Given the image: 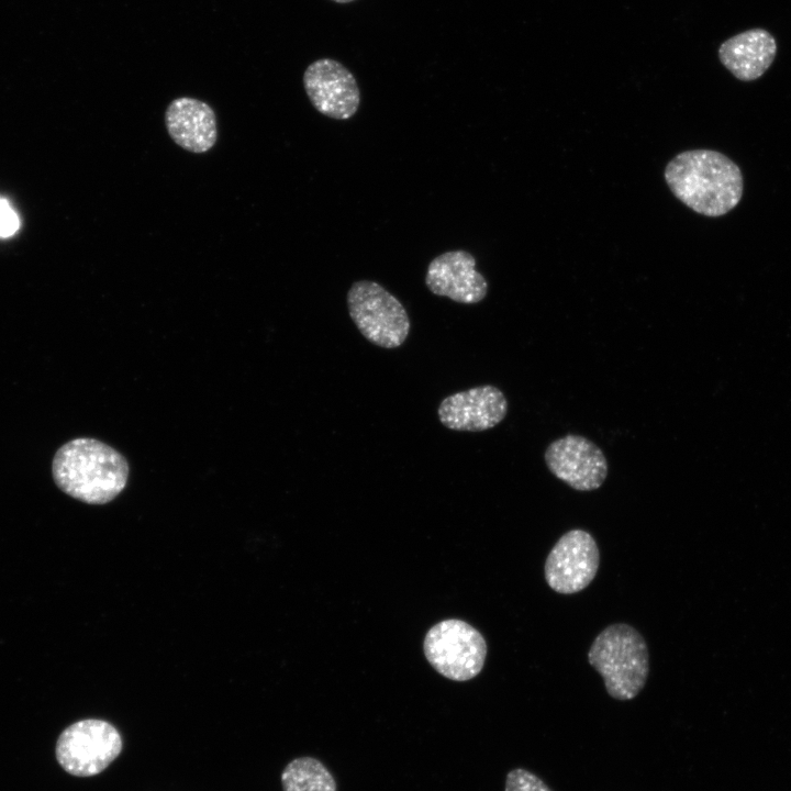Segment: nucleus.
Returning <instances> with one entry per match:
<instances>
[{
    "label": "nucleus",
    "instance_id": "obj_1",
    "mask_svg": "<svg viewBox=\"0 0 791 791\" xmlns=\"http://www.w3.org/2000/svg\"><path fill=\"white\" fill-rule=\"evenodd\" d=\"M665 180L683 204L694 212L717 218L739 203L744 191L740 168L713 149H690L666 166Z\"/></svg>",
    "mask_w": 791,
    "mask_h": 791
},
{
    "label": "nucleus",
    "instance_id": "obj_2",
    "mask_svg": "<svg viewBox=\"0 0 791 791\" xmlns=\"http://www.w3.org/2000/svg\"><path fill=\"white\" fill-rule=\"evenodd\" d=\"M125 457L108 444L89 437L65 443L55 453L52 475L66 494L88 504L112 501L129 478Z\"/></svg>",
    "mask_w": 791,
    "mask_h": 791
},
{
    "label": "nucleus",
    "instance_id": "obj_3",
    "mask_svg": "<svg viewBox=\"0 0 791 791\" xmlns=\"http://www.w3.org/2000/svg\"><path fill=\"white\" fill-rule=\"evenodd\" d=\"M589 664L600 673L609 695L632 700L644 689L649 673V654L642 634L626 623L602 630L588 651Z\"/></svg>",
    "mask_w": 791,
    "mask_h": 791
},
{
    "label": "nucleus",
    "instance_id": "obj_4",
    "mask_svg": "<svg viewBox=\"0 0 791 791\" xmlns=\"http://www.w3.org/2000/svg\"><path fill=\"white\" fill-rule=\"evenodd\" d=\"M349 316L360 334L371 344L398 348L410 333V317L404 305L374 280L352 283L346 296Z\"/></svg>",
    "mask_w": 791,
    "mask_h": 791
},
{
    "label": "nucleus",
    "instance_id": "obj_5",
    "mask_svg": "<svg viewBox=\"0 0 791 791\" xmlns=\"http://www.w3.org/2000/svg\"><path fill=\"white\" fill-rule=\"evenodd\" d=\"M122 748L121 734L111 723L86 718L60 733L55 755L59 766L71 776L92 777L108 768Z\"/></svg>",
    "mask_w": 791,
    "mask_h": 791
},
{
    "label": "nucleus",
    "instance_id": "obj_6",
    "mask_svg": "<svg viewBox=\"0 0 791 791\" xmlns=\"http://www.w3.org/2000/svg\"><path fill=\"white\" fill-rule=\"evenodd\" d=\"M423 648L431 666L455 681L476 677L483 668L487 656L483 636L460 620H445L431 627Z\"/></svg>",
    "mask_w": 791,
    "mask_h": 791
},
{
    "label": "nucleus",
    "instance_id": "obj_7",
    "mask_svg": "<svg viewBox=\"0 0 791 791\" xmlns=\"http://www.w3.org/2000/svg\"><path fill=\"white\" fill-rule=\"evenodd\" d=\"M599 547L584 530L566 532L553 546L544 565V577L557 593L573 594L586 589L597 576Z\"/></svg>",
    "mask_w": 791,
    "mask_h": 791
},
{
    "label": "nucleus",
    "instance_id": "obj_8",
    "mask_svg": "<svg viewBox=\"0 0 791 791\" xmlns=\"http://www.w3.org/2000/svg\"><path fill=\"white\" fill-rule=\"evenodd\" d=\"M548 470L577 491H593L605 481L609 472L602 449L589 438L567 434L553 441L544 453Z\"/></svg>",
    "mask_w": 791,
    "mask_h": 791
},
{
    "label": "nucleus",
    "instance_id": "obj_9",
    "mask_svg": "<svg viewBox=\"0 0 791 791\" xmlns=\"http://www.w3.org/2000/svg\"><path fill=\"white\" fill-rule=\"evenodd\" d=\"M303 87L313 108L334 120L353 118L360 105V90L352 71L338 60L321 58L303 74Z\"/></svg>",
    "mask_w": 791,
    "mask_h": 791
},
{
    "label": "nucleus",
    "instance_id": "obj_10",
    "mask_svg": "<svg viewBox=\"0 0 791 791\" xmlns=\"http://www.w3.org/2000/svg\"><path fill=\"white\" fill-rule=\"evenodd\" d=\"M509 410L504 393L495 386L483 385L453 393L438 405L439 422L459 432H482L501 423Z\"/></svg>",
    "mask_w": 791,
    "mask_h": 791
},
{
    "label": "nucleus",
    "instance_id": "obj_11",
    "mask_svg": "<svg viewBox=\"0 0 791 791\" xmlns=\"http://www.w3.org/2000/svg\"><path fill=\"white\" fill-rule=\"evenodd\" d=\"M476 265L475 256L465 249L444 252L430 261L425 286L433 294L457 303H479L487 297L489 287Z\"/></svg>",
    "mask_w": 791,
    "mask_h": 791
},
{
    "label": "nucleus",
    "instance_id": "obj_12",
    "mask_svg": "<svg viewBox=\"0 0 791 791\" xmlns=\"http://www.w3.org/2000/svg\"><path fill=\"white\" fill-rule=\"evenodd\" d=\"M165 124L171 140L191 153H205L218 140L213 109L194 98L180 97L172 100L165 112Z\"/></svg>",
    "mask_w": 791,
    "mask_h": 791
},
{
    "label": "nucleus",
    "instance_id": "obj_13",
    "mask_svg": "<svg viewBox=\"0 0 791 791\" xmlns=\"http://www.w3.org/2000/svg\"><path fill=\"white\" fill-rule=\"evenodd\" d=\"M776 53V40L764 29L739 33L723 42L718 48L723 66L742 81L761 77L771 66Z\"/></svg>",
    "mask_w": 791,
    "mask_h": 791
},
{
    "label": "nucleus",
    "instance_id": "obj_14",
    "mask_svg": "<svg viewBox=\"0 0 791 791\" xmlns=\"http://www.w3.org/2000/svg\"><path fill=\"white\" fill-rule=\"evenodd\" d=\"M281 784L283 791H336L331 772L312 757L290 761L281 773Z\"/></svg>",
    "mask_w": 791,
    "mask_h": 791
},
{
    "label": "nucleus",
    "instance_id": "obj_15",
    "mask_svg": "<svg viewBox=\"0 0 791 791\" xmlns=\"http://www.w3.org/2000/svg\"><path fill=\"white\" fill-rule=\"evenodd\" d=\"M505 791H553L538 776L523 769L515 768L506 775Z\"/></svg>",
    "mask_w": 791,
    "mask_h": 791
},
{
    "label": "nucleus",
    "instance_id": "obj_16",
    "mask_svg": "<svg viewBox=\"0 0 791 791\" xmlns=\"http://www.w3.org/2000/svg\"><path fill=\"white\" fill-rule=\"evenodd\" d=\"M20 220L10 203L0 198V237H9L19 230Z\"/></svg>",
    "mask_w": 791,
    "mask_h": 791
},
{
    "label": "nucleus",
    "instance_id": "obj_17",
    "mask_svg": "<svg viewBox=\"0 0 791 791\" xmlns=\"http://www.w3.org/2000/svg\"><path fill=\"white\" fill-rule=\"evenodd\" d=\"M332 1H334V2H336V3H349V2H353V1H355V0H332Z\"/></svg>",
    "mask_w": 791,
    "mask_h": 791
}]
</instances>
